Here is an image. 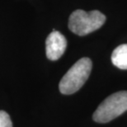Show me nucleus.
I'll return each instance as SVG.
<instances>
[{"instance_id":"f257e3e1","label":"nucleus","mask_w":127,"mask_h":127,"mask_svg":"<svg viewBox=\"0 0 127 127\" xmlns=\"http://www.w3.org/2000/svg\"><path fill=\"white\" fill-rule=\"evenodd\" d=\"M92 66L93 64L89 58L78 60L60 80L59 84L60 93L69 95L79 90L89 77Z\"/></svg>"},{"instance_id":"f03ea898","label":"nucleus","mask_w":127,"mask_h":127,"mask_svg":"<svg viewBox=\"0 0 127 127\" xmlns=\"http://www.w3.org/2000/svg\"><path fill=\"white\" fill-rule=\"evenodd\" d=\"M105 22V15L97 10L85 12L78 9L70 15L68 28L78 35H86L99 29Z\"/></svg>"},{"instance_id":"7ed1b4c3","label":"nucleus","mask_w":127,"mask_h":127,"mask_svg":"<svg viewBox=\"0 0 127 127\" xmlns=\"http://www.w3.org/2000/svg\"><path fill=\"white\" fill-rule=\"evenodd\" d=\"M127 111V91L113 93L106 97L93 113V120L106 123L118 117Z\"/></svg>"},{"instance_id":"20e7f679","label":"nucleus","mask_w":127,"mask_h":127,"mask_svg":"<svg viewBox=\"0 0 127 127\" xmlns=\"http://www.w3.org/2000/svg\"><path fill=\"white\" fill-rule=\"evenodd\" d=\"M67 48V40L60 32L53 30L45 40L46 56L50 60H57L62 56Z\"/></svg>"},{"instance_id":"39448f33","label":"nucleus","mask_w":127,"mask_h":127,"mask_svg":"<svg viewBox=\"0 0 127 127\" xmlns=\"http://www.w3.org/2000/svg\"><path fill=\"white\" fill-rule=\"evenodd\" d=\"M111 62L121 69H127V44L119 45L113 50Z\"/></svg>"},{"instance_id":"423d86ee","label":"nucleus","mask_w":127,"mask_h":127,"mask_svg":"<svg viewBox=\"0 0 127 127\" xmlns=\"http://www.w3.org/2000/svg\"><path fill=\"white\" fill-rule=\"evenodd\" d=\"M0 127H12L9 115L3 111H0Z\"/></svg>"}]
</instances>
